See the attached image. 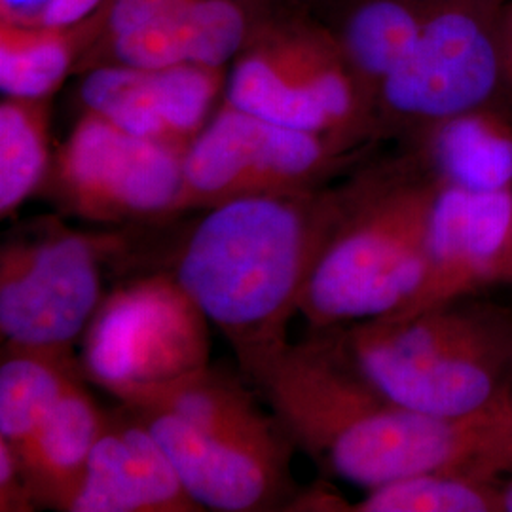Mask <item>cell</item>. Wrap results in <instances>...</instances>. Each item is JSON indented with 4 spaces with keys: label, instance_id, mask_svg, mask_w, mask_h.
<instances>
[{
    "label": "cell",
    "instance_id": "9c48e42d",
    "mask_svg": "<svg viewBox=\"0 0 512 512\" xmlns=\"http://www.w3.org/2000/svg\"><path fill=\"white\" fill-rule=\"evenodd\" d=\"M186 150L133 135L82 110L44 188L65 213L101 224L173 217Z\"/></svg>",
    "mask_w": 512,
    "mask_h": 512
},
{
    "label": "cell",
    "instance_id": "ffe728a7",
    "mask_svg": "<svg viewBox=\"0 0 512 512\" xmlns=\"http://www.w3.org/2000/svg\"><path fill=\"white\" fill-rule=\"evenodd\" d=\"M112 0L69 25L27 27L0 21V88L8 97L48 99L103 37Z\"/></svg>",
    "mask_w": 512,
    "mask_h": 512
},
{
    "label": "cell",
    "instance_id": "cb8c5ba5",
    "mask_svg": "<svg viewBox=\"0 0 512 512\" xmlns=\"http://www.w3.org/2000/svg\"><path fill=\"white\" fill-rule=\"evenodd\" d=\"M103 0H0V21L27 27H57L86 18Z\"/></svg>",
    "mask_w": 512,
    "mask_h": 512
},
{
    "label": "cell",
    "instance_id": "9a60e30c",
    "mask_svg": "<svg viewBox=\"0 0 512 512\" xmlns=\"http://www.w3.org/2000/svg\"><path fill=\"white\" fill-rule=\"evenodd\" d=\"M162 444L128 406L107 414L71 512H200Z\"/></svg>",
    "mask_w": 512,
    "mask_h": 512
},
{
    "label": "cell",
    "instance_id": "5bb4252c",
    "mask_svg": "<svg viewBox=\"0 0 512 512\" xmlns=\"http://www.w3.org/2000/svg\"><path fill=\"white\" fill-rule=\"evenodd\" d=\"M80 76L82 110L133 135L188 150L226 90L228 67L105 65Z\"/></svg>",
    "mask_w": 512,
    "mask_h": 512
},
{
    "label": "cell",
    "instance_id": "7a4b0ae2",
    "mask_svg": "<svg viewBox=\"0 0 512 512\" xmlns=\"http://www.w3.org/2000/svg\"><path fill=\"white\" fill-rule=\"evenodd\" d=\"M342 205L340 188L256 196L207 209L173 277L219 327L239 368L289 342L287 329Z\"/></svg>",
    "mask_w": 512,
    "mask_h": 512
},
{
    "label": "cell",
    "instance_id": "4316f807",
    "mask_svg": "<svg viewBox=\"0 0 512 512\" xmlns=\"http://www.w3.org/2000/svg\"><path fill=\"white\" fill-rule=\"evenodd\" d=\"M505 57H507V84L512 88V0H509L507 19H505Z\"/></svg>",
    "mask_w": 512,
    "mask_h": 512
},
{
    "label": "cell",
    "instance_id": "e0dca14e",
    "mask_svg": "<svg viewBox=\"0 0 512 512\" xmlns=\"http://www.w3.org/2000/svg\"><path fill=\"white\" fill-rule=\"evenodd\" d=\"M114 397L131 408L165 410L224 439L272 448L293 444L279 420L266 416L243 385L209 366L167 382L129 387Z\"/></svg>",
    "mask_w": 512,
    "mask_h": 512
},
{
    "label": "cell",
    "instance_id": "484cf974",
    "mask_svg": "<svg viewBox=\"0 0 512 512\" xmlns=\"http://www.w3.org/2000/svg\"><path fill=\"white\" fill-rule=\"evenodd\" d=\"M37 507L19 471L18 458L8 440L0 439V511L27 512Z\"/></svg>",
    "mask_w": 512,
    "mask_h": 512
},
{
    "label": "cell",
    "instance_id": "d4e9b609",
    "mask_svg": "<svg viewBox=\"0 0 512 512\" xmlns=\"http://www.w3.org/2000/svg\"><path fill=\"white\" fill-rule=\"evenodd\" d=\"M190 2H196V0H112L109 23L103 37L99 40L128 33L150 19L158 18L171 10H177ZM281 2H306V0H281Z\"/></svg>",
    "mask_w": 512,
    "mask_h": 512
},
{
    "label": "cell",
    "instance_id": "2e32d148",
    "mask_svg": "<svg viewBox=\"0 0 512 512\" xmlns=\"http://www.w3.org/2000/svg\"><path fill=\"white\" fill-rule=\"evenodd\" d=\"M404 141L446 186L482 194L512 190V116L499 97Z\"/></svg>",
    "mask_w": 512,
    "mask_h": 512
},
{
    "label": "cell",
    "instance_id": "8992f818",
    "mask_svg": "<svg viewBox=\"0 0 512 512\" xmlns=\"http://www.w3.org/2000/svg\"><path fill=\"white\" fill-rule=\"evenodd\" d=\"M509 0H435L416 44L376 93L378 137H401L499 97Z\"/></svg>",
    "mask_w": 512,
    "mask_h": 512
},
{
    "label": "cell",
    "instance_id": "44dd1931",
    "mask_svg": "<svg viewBox=\"0 0 512 512\" xmlns=\"http://www.w3.org/2000/svg\"><path fill=\"white\" fill-rule=\"evenodd\" d=\"M52 97L4 95L0 103V215L16 213L50 171Z\"/></svg>",
    "mask_w": 512,
    "mask_h": 512
},
{
    "label": "cell",
    "instance_id": "6da1fadb",
    "mask_svg": "<svg viewBox=\"0 0 512 512\" xmlns=\"http://www.w3.org/2000/svg\"><path fill=\"white\" fill-rule=\"evenodd\" d=\"M294 444L329 475L365 490L431 471H512L507 404L435 418L391 401L321 340L281 344L241 368Z\"/></svg>",
    "mask_w": 512,
    "mask_h": 512
},
{
    "label": "cell",
    "instance_id": "83f0119b",
    "mask_svg": "<svg viewBox=\"0 0 512 512\" xmlns=\"http://www.w3.org/2000/svg\"><path fill=\"white\" fill-rule=\"evenodd\" d=\"M501 509L503 512H512V473L511 480L501 484Z\"/></svg>",
    "mask_w": 512,
    "mask_h": 512
},
{
    "label": "cell",
    "instance_id": "d6986e66",
    "mask_svg": "<svg viewBox=\"0 0 512 512\" xmlns=\"http://www.w3.org/2000/svg\"><path fill=\"white\" fill-rule=\"evenodd\" d=\"M336 35L372 107L385 78L410 54L435 0H306ZM376 120V118H374Z\"/></svg>",
    "mask_w": 512,
    "mask_h": 512
},
{
    "label": "cell",
    "instance_id": "3957f363",
    "mask_svg": "<svg viewBox=\"0 0 512 512\" xmlns=\"http://www.w3.org/2000/svg\"><path fill=\"white\" fill-rule=\"evenodd\" d=\"M440 186L410 148L340 186L338 219L298 310L313 329L384 317L414 296L425 274Z\"/></svg>",
    "mask_w": 512,
    "mask_h": 512
},
{
    "label": "cell",
    "instance_id": "4fadbf2b",
    "mask_svg": "<svg viewBox=\"0 0 512 512\" xmlns=\"http://www.w3.org/2000/svg\"><path fill=\"white\" fill-rule=\"evenodd\" d=\"M306 2L196 0L116 37L97 40L76 76L95 67H232L262 29Z\"/></svg>",
    "mask_w": 512,
    "mask_h": 512
},
{
    "label": "cell",
    "instance_id": "ba28073f",
    "mask_svg": "<svg viewBox=\"0 0 512 512\" xmlns=\"http://www.w3.org/2000/svg\"><path fill=\"white\" fill-rule=\"evenodd\" d=\"M110 241L46 226L0 249V332L4 348L73 359L101 306V251Z\"/></svg>",
    "mask_w": 512,
    "mask_h": 512
},
{
    "label": "cell",
    "instance_id": "ac0fdd59",
    "mask_svg": "<svg viewBox=\"0 0 512 512\" xmlns=\"http://www.w3.org/2000/svg\"><path fill=\"white\" fill-rule=\"evenodd\" d=\"M105 416L76 380L33 433L10 444L37 505L71 512Z\"/></svg>",
    "mask_w": 512,
    "mask_h": 512
},
{
    "label": "cell",
    "instance_id": "30bf717a",
    "mask_svg": "<svg viewBox=\"0 0 512 512\" xmlns=\"http://www.w3.org/2000/svg\"><path fill=\"white\" fill-rule=\"evenodd\" d=\"M82 368L112 395L207 366V317L173 275H152L101 302L84 334Z\"/></svg>",
    "mask_w": 512,
    "mask_h": 512
},
{
    "label": "cell",
    "instance_id": "7c38bea8",
    "mask_svg": "<svg viewBox=\"0 0 512 512\" xmlns=\"http://www.w3.org/2000/svg\"><path fill=\"white\" fill-rule=\"evenodd\" d=\"M128 408L162 444L186 492L203 509L256 512L293 505L291 448L224 439L165 410Z\"/></svg>",
    "mask_w": 512,
    "mask_h": 512
},
{
    "label": "cell",
    "instance_id": "603a6c76",
    "mask_svg": "<svg viewBox=\"0 0 512 512\" xmlns=\"http://www.w3.org/2000/svg\"><path fill=\"white\" fill-rule=\"evenodd\" d=\"M346 511L503 512L501 484L494 476L467 471H431L406 476L374 490Z\"/></svg>",
    "mask_w": 512,
    "mask_h": 512
},
{
    "label": "cell",
    "instance_id": "277c9868",
    "mask_svg": "<svg viewBox=\"0 0 512 512\" xmlns=\"http://www.w3.org/2000/svg\"><path fill=\"white\" fill-rule=\"evenodd\" d=\"M323 332L346 365L410 410L456 420L505 403L512 311L503 306L467 296Z\"/></svg>",
    "mask_w": 512,
    "mask_h": 512
},
{
    "label": "cell",
    "instance_id": "f1b7e54d",
    "mask_svg": "<svg viewBox=\"0 0 512 512\" xmlns=\"http://www.w3.org/2000/svg\"><path fill=\"white\" fill-rule=\"evenodd\" d=\"M505 403L509 406V410H511L512 414V376L511 382H509V387H507V393H505Z\"/></svg>",
    "mask_w": 512,
    "mask_h": 512
},
{
    "label": "cell",
    "instance_id": "5b68a950",
    "mask_svg": "<svg viewBox=\"0 0 512 512\" xmlns=\"http://www.w3.org/2000/svg\"><path fill=\"white\" fill-rule=\"evenodd\" d=\"M224 101L353 148L378 137L368 93L336 35L308 4L270 21L236 57Z\"/></svg>",
    "mask_w": 512,
    "mask_h": 512
},
{
    "label": "cell",
    "instance_id": "7402d4cb",
    "mask_svg": "<svg viewBox=\"0 0 512 512\" xmlns=\"http://www.w3.org/2000/svg\"><path fill=\"white\" fill-rule=\"evenodd\" d=\"M76 380L80 378L73 359L2 349L0 439L14 446L33 433Z\"/></svg>",
    "mask_w": 512,
    "mask_h": 512
},
{
    "label": "cell",
    "instance_id": "8fae6325",
    "mask_svg": "<svg viewBox=\"0 0 512 512\" xmlns=\"http://www.w3.org/2000/svg\"><path fill=\"white\" fill-rule=\"evenodd\" d=\"M495 283L512 285V190L482 194L442 184L420 287L389 315L435 308Z\"/></svg>",
    "mask_w": 512,
    "mask_h": 512
},
{
    "label": "cell",
    "instance_id": "52a82bcc",
    "mask_svg": "<svg viewBox=\"0 0 512 512\" xmlns=\"http://www.w3.org/2000/svg\"><path fill=\"white\" fill-rule=\"evenodd\" d=\"M355 150L329 135L279 126L222 101L186 150L173 215L323 188Z\"/></svg>",
    "mask_w": 512,
    "mask_h": 512
}]
</instances>
